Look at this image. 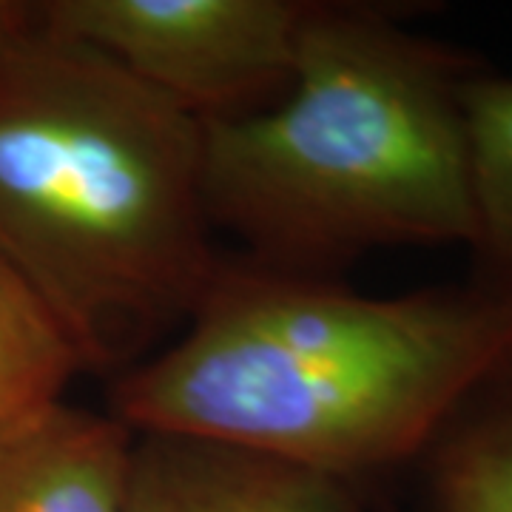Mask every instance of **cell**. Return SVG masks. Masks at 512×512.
Segmentation results:
<instances>
[{
	"instance_id": "obj_8",
	"label": "cell",
	"mask_w": 512,
	"mask_h": 512,
	"mask_svg": "<svg viewBox=\"0 0 512 512\" xmlns=\"http://www.w3.org/2000/svg\"><path fill=\"white\" fill-rule=\"evenodd\" d=\"M86 365L52 305L0 256V430L63 402Z\"/></svg>"
},
{
	"instance_id": "obj_4",
	"label": "cell",
	"mask_w": 512,
	"mask_h": 512,
	"mask_svg": "<svg viewBox=\"0 0 512 512\" xmlns=\"http://www.w3.org/2000/svg\"><path fill=\"white\" fill-rule=\"evenodd\" d=\"M299 0H46L43 32L123 66L200 123L237 120L288 92Z\"/></svg>"
},
{
	"instance_id": "obj_9",
	"label": "cell",
	"mask_w": 512,
	"mask_h": 512,
	"mask_svg": "<svg viewBox=\"0 0 512 512\" xmlns=\"http://www.w3.org/2000/svg\"><path fill=\"white\" fill-rule=\"evenodd\" d=\"M478 276L512 291V77L476 72L464 89Z\"/></svg>"
},
{
	"instance_id": "obj_3",
	"label": "cell",
	"mask_w": 512,
	"mask_h": 512,
	"mask_svg": "<svg viewBox=\"0 0 512 512\" xmlns=\"http://www.w3.org/2000/svg\"><path fill=\"white\" fill-rule=\"evenodd\" d=\"M473 60L390 12L313 6L288 92L202 123V205L254 262L319 274L373 248L473 239Z\"/></svg>"
},
{
	"instance_id": "obj_10",
	"label": "cell",
	"mask_w": 512,
	"mask_h": 512,
	"mask_svg": "<svg viewBox=\"0 0 512 512\" xmlns=\"http://www.w3.org/2000/svg\"><path fill=\"white\" fill-rule=\"evenodd\" d=\"M43 29L40 3L29 0H0V55L15 49Z\"/></svg>"
},
{
	"instance_id": "obj_1",
	"label": "cell",
	"mask_w": 512,
	"mask_h": 512,
	"mask_svg": "<svg viewBox=\"0 0 512 512\" xmlns=\"http://www.w3.org/2000/svg\"><path fill=\"white\" fill-rule=\"evenodd\" d=\"M507 373L512 291L484 276L379 299L222 262L183 336L114 379L111 416L353 484L424 456Z\"/></svg>"
},
{
	"instance_id": "obj_7",
	"label": "cell",
	"mask_w": 512,
	"mask_h": 512,
	"mask_svg": "<svg viewBox=\"0 0 512 512\" xmlns=\"http://www.w3.org/2000/svg\"><path fill=\"white\" fill-rule=\"evenodd\" d=\"M424 467L427 512H512V373L458 410Z\"/></svg>"
},
{
	"instance_id": "obj_6",
	"label": "cell",
	"mask_w": 512,
	"mask_h": 512,
	"mask_svg": "<svg viewBox=\"0 0 512 512\" xmlns=\"http://www.w3.org/2000/svg\"><path fill=\"white\" fill-rule=\"evenodd\" d=\"M137 433L57 402L0 430V512H126Z\"/></svg>"
},
{
	"instance_id": "obj_5",
	"label": "cell",
	"mask_w": 512,
	"mask_h": 512,
	"mask_svg": "<svg viewBox=\"0 0 512 512\" xmlns=\"http://www.w3.org/2000/svg\"><path fill=\"white\" fill-rule=\"evenodd\" d=\"M126 512H362L353 484L242 447L137 433Z\"/></svg>"
},
{
	"instance_id": "obj_2",
	"label": "cell",
	"mask_w": 512,
	"mask_h": 512,
	"mask_svg": "<svg viewBox=\"0 0 512 512\" xmlns=\"http://www.w3.org/2000/svg\"><path fill=\"white\" fill-rule=\"evenodd\" d=\"M200 163V120L106 55L43 29L0 55V256L86 370L140 365L220 274Z\"/></svg>"
}]
</instances>
